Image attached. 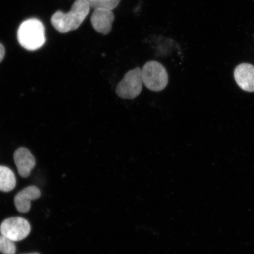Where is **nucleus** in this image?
<instances>
[{"label": "nucleus", "mask_w": 254, "mask_h": 254, "mask_svg": "<svg viewBox=\"0 0 254 254\" xmlns=\"http://www.w3.org/2000/svg\"><path fill=\"white\" fill-rule=\"evenodd\" d=\"M14 160L20 176L27 178L36 166V160L31 152L25 148H20L14 154Z\"/></svg>", "instance_id": "6e6552de"}, {"label": "nucleus", "mask_w": 254, "mask_h": 254, "mask_svg": "<svg viewBox=\"0 0 254 254\" xmlns=\"http://www.w3.org/2000/svg\"><path fill=\"white\" fill-rule=\"evenodd\" d=\"M5 56V49L2 44L0 43V63H1Z\"/></svg>", "instance_id": "ddd939ff"}, {"label": "nucleus", "mask_w": 254, "mask_h": 254, "mask_svg": "<svg viewBox=\"0 0 254 254\" xmlns=\"http://www.w3.org/2000/svg\"><path fill=\"white\" fill-rule=\"evenodd\" d=\"M41 191L36 186H30L21 190L14 198V204L18 212L26 213L30 211L31 201L39 199Z\"/></svg>", "instance_id": "1a4fd4ad"}, {"label": "nucleus", "mask_w": 254, "mask_h": 254, "mask_svg": "<svg viewBox=\"0 0 254 254\" xmlns=\"http://www.w3.org/2000/svg\"><path fill=\"white\" fill-rule=\"evenodd\" d=\"M31 226L27 220L22 217L5 219L0 225V233L14 242L25 239L30 234Z\"/></svg>", "instance_id": "39448f33"}, {"label": "nucleus", "mask_w": 254, "mask_h": 254, "mask_svg": "<svg viewBox=\"0 0 254 254\" xmlns=\"http://www.w3.org/2000/svg\"><path fill=\"white\" fill-rule=\"evenodd\" d=\"M90 7L96 9L104 8L111 9H115L122 0H86Z\"/></svg>", "instance_id": "9b49d317"}, {"label": "nucleus", "mask_w": 254, "mask_h": 254, "mask_svg": "<svg viewBox=\"0 0 254 254\" xmlns=\"http://www.w3.org/2000/svg\"><path fill=\"white\" fill-rule=\"evenodd\" d=\"M115 16L111 9L99 8L94 9L91 16L92 26L97 33L107 35L112 30L113 22Z\"/></svg>", "instance_id": "423d86ee"}, {"label": "nucleus", "mask_w": 254, "mask_h": 254, "mask_svg": "<svg viewBox=\"0 0 254 254\" xmlns=\"http://www.w3.org/2000/svg\"><path fill=\"white\" fill-rule=\"evenodd\" d=\"M141 69L136 67L127 72L116 87V93L124 99H134L141 94L142 88Z\"/></svg>", "instance_id": "20e7f679"}, {"label": "nucleus", "mask_w": 254, "mask_h": 254, "mask_svg": "<svg viewBox=\"0 0 254 254\" xmlns=\"http://www.w3.org/2000/svg\"><path fill=\"white\" fill-rule=\"evenodd\" d=\"M19 43L24 49L34 51L39 49L46 42L45 28L42 22L36 18L25 20L19 27Z\"/></svg>", "instance_id": "f03ea898"}, {"label": "nucleus", "mask_w": 254, "mask_h": 254, "mask_svg": "<svg viewBox=\"0 0 254 254\" xmlns=\"http://www.w3.org/2000/svg\"><path fill=\"white\" fill-rule=\"evenodd\" d=\"M142 82L149 90L159 92L166 88L168 82L166 69L160 63L150 61L141 69Z\"/></svg>", "instance_id": "7ed1b4c3"}, {"label": "nucleus", "mask_w": 254, "mask_h": 254, "mask_svg": "<svg viewBox=\"0 0 254 254\" xmlns=\"http://www.w3.org/2000/svg\"><path fill=\"white\" fill-rule=\"evenodd\" d=\"M15 185L16 179L13 171L7 167L0 166V190L11 191Z\"/></svg>", "instance_id": "9d476101"}, {"label": "nucleus", "mask_w": 254, "mask_h": 254, "mask_svg": "<svg viewBox=\"0 0 254 254\" xmlns=\"http://www.w3.org/2000/svg\"><path fill=\"white\" fill-rule=\"evenodd\" d=\"M90 6L86 0H75L70 11H57L52 16L51 22L57 31L61 33L77 30L90 11Z\"/></svg>", "instance_id": "f257e3e1"}, {"label": "nucleus", "mask_w": 254, "mask_h": 254, "mask_svg": "<svg viewBox=\"0 0 254 254\" xmlns=\"http://www.w3.org/2000/svg\"><path fill=\"white\" fill-rule=\"evenodd\" d=\"M234 78L242 90L254 92V66L249 63L238 65L234 71Z\"/></svg>", "instance_id": "0eeeda50"}, {"label": "nucleus", "mask_w": 254, "mask_h": 254, "mask_svg": "<svg viewBox=\"0 0 254 254\" xmlns=\"http://www.w3.org/2000/svg\"><path fill=\"white\" fill-rule=\"evenodd\" d=\"M16 247L14 241L0 235V253L2 254H15Z\"/></svg>", "instance_id": "f8f14e48"}, {"label": "nucleus", "mask_w": 254, "mask_h": 254, "mask_svg": "<svg viewBox=\"0 0 254 254\" xmlns=\"http://www.w3.org/2000/svg\"><path fill=\"white\" fill-rule=\"evenodd\" d=\"M40 254L35 253H31V254Z\"/></svg>", "instance_id": "4468645a"}]
</instances>
